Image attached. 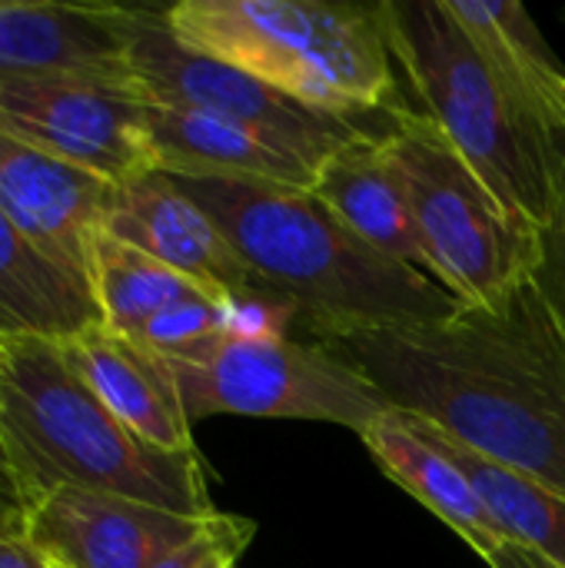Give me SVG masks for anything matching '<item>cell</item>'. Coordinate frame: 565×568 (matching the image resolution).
I'll return each instance as SVG.
<instances>
[{
    "instance_id": "cell-14",
    "label": "cell",
    "mask_w": 565,
    "mask_h": 568,
    "mask_svg": "<svg viewBox=\"0 0 565 568\" xmlns=\"http://www.w3.org/2000/svg\"><path fill=\"white\" fill-rule=\"evenodd\" d=\"M87 389L143 443L167 453H196L173 369L150 346L113 333L103 323L60 343Z\"/></svg>"
},
{
    "instance_id": "cell-17",
    "label": "cell",
    "mask_w": 565,
    "mask_h": 568,
    "mask_svg": "<svg viewBox=\"0 0 565 568\" xmlns=\"http://www.w3.org/2000/svg\"><path fill=\"white\" fill-rule=\"evenodd\" d=\"M147 133L160 173L170 176H226L313 186L316 173L280 153L266 140L226 120L147 103Z\"/></svg>"
},
{
    "instance_id": "cell-22",
    "label": "cell",
    "mask_w": 565,
    "mask_h": 568,
    "mask_svg": "<svg viewBox=\"0 0 565 568\" xmlns=\"http://www.w3.org/2000/svg\"><path fill=\"white\" fill-rule=\"evenodd\" d=\"M220 333H230V300H220L213 293H193L163 310L137 343L150 346L160 356H176Z\"/></svg>"
},
{
    "instance_id": "cell-30",
    "label": "cell",
    "mask_w": 565,
    "mask_h": 568,
    "mask_svg": "<svg viewBox=\"0 0 565 568\" xmlns=\"http://www.w3.org/2000/svg\"><path fill=\"white\" fill-rule=\"evenodd\" d=\"M0 379H3V353H0Z\"/></svg>"
},
{
    "instance_id": "cell-10",
    "label": "cell",
    "mask_w": 565,
    "mask_h": 568,
    "mask_svg": "<svg viewBox=\"0 0 565 568\" xmlns=\"http://www.w3.org/2000/svg\"><path fill=\"white\" fill-rule=\"evenodd\" d=\"M210 519L90 489H57L30 503L23 539L57 568H153L196 539Z\"/></svg>"
},
{
    "instance_id": "cell-15",
    "label": "cell",
    "mask_w": 565,
    "mask_h": 568,
    "mask_svg": "<svg viewBox=\"0 0 565 568\" xmlns=\"http://www.w3.org/2000/svg\"><path fill=\"white\" fill-rule=\"evenodd\" d=\"M310 190L363 243L426 273V250L416 230L410 190L386 133L363 130L316 170Z\"/></svg>"
},
{
    "instance_id": "cell-18",
    "label": "cell",
    "mask_w": 565,
    "mask_h": 568,
    "mask_svg": "<svg viewBox=\"0 0 565 568\" xmlns=\"http://www.w3.org/2000/svg\"><path fill=\"white\" fill-rule=\"evenodd\" d=\"M100 323L93 290L40 253L0 210V343H67Z\"/></svg>"
},
{
    "instance_id": "cell-26",
    "label": "cell",
    "mask_w": 565,
    "mask_h": 568,
    "mask_svg": "<svg viewBox=\"0 0 565 568\" xmlns=\"http://www.w3.org/2000/svg\"><path fill=\"white\" fill-rule=\"evenodd\" d=\"M483 562L490 568H563L556 566V562H549V559H543V556L533 552V549L516 546V542H503V546H500L496 552H490Z\"/></svg>"
},
{
    "instance_id": "cell-29",
    "label": "cell",
    "mask_w": 565,
    "mask_h": 568,
    "mask_svg": "<svg viewBox=\"0 0 565 568\" xmlns=\"http://www.w3.org/2000/svg\"><path fill=\"white\" fill-rule=\"evenodd\" d=\"M553 120H556V130L565 133V80L559 83V90H556V103H553Z\"/></svg>"
},
{
    "instance_id": "cell-5",
    "label": "cell",
    "mask_w": 565,
    "mask_h": 568,
    "mask_svg": "<svg viewBox=\"0 0 565 568\" xmlns=\"http://www.w3.org/2000/svg\"><path fill=\"white\" fill-rule=\"evenodd\" d=\"M170 33L213 60L326 116L393 110L396 77L380 3L183 0L163 10Z\"/></svg>"
},
{
    "instance_id": "cell-27",
    "label": "cell",
    "mask_w": 565,
    "mask_h": 568,
    "mask_svg": "<svg viewBox=\"0 0 565 568\" xmlns=\"http://www.w3.org/2000/svg\"><path fill=\"white\" fill-rule=\"evenodd\" d=\"M0 568H57L50 566L23 536L0 539Z\"/></svg>"
},
{
    "instance_id": "cell-6",
    "label": "cell",
    "mask_w": 565,
    "mask_h": 568,
    "mask_svg": "<svg viewBox=\"0 0 565 568\" xmlns=\"http://www.w3.org/2000/svg\"><path fill=\"white\" fill-rule=\"evenodd\" d=\"M390 116L386 136L410 190L426 273L460 303H493L529 280L539 230L506 210L423 110L393 106Z\"/></svg>"
},
{
    "instance_id": "cell-25",
    "label": "cell",
    "mask_w": 565,
    "mask_h": 568,
    "mask_svg": "<svg viewBox=\"0 0 565 568\" xmlns=\"http://www.w3.org/2000/svg\"><path fill=\"white\" fill-rule=\"evenodd\" d=\"M27 513H30V503L7 463V453L0 446V539H13V536H23V526H27Z\"/></svg>"
},
{
    "instance_id": "cell-28",
    "label": "cell",
    "mask_w": 565,
    "mask_h": 568,
    "mask_svg": "<svg viewBox=\"0 0 565 568\" xmlns=\"http://www.w3.org/2000/svg\"><path fill=\"white\" fill-rule=\"evenodd\" d=\"M253 532L256 529H250V532H240V536H233V539H226L220 549H213L206 559H203V566L200 568H236V559L246 552V546L253 542Z\"/></svg>"
},
{
    "instance_id": "cell-8",
    "label": "cell",
    "mask_w": 565,
    "mask_h": 568,
    "mask_svg": "<svg viewBox=\"0 0 565 568\" xmlns=\"http://www.w3.org/2000/svg\"><path fill=\"white\" fill-rule=\"evenodd\" d=\"M130 70L147 103L243 126L313 173L363 133L353 120L310 110L246 70L183 47L170 33L163 10L130 7Z\"/></svg>"
},
{
    "instance_id": "cell-3",
    "label": "cell",
    "mask_w": 565,
    "mask_h": 568,
    "mask_svg": "<svg viewBox=\"0 0 565 568\" xmlns=\"http://www.w3.org/2000/svg\"><path fill=\"white\" fill-rule=\"evenodd\" d=\"M0 353V446L27 503L90 489L176 516H216L200 453H167L130 433L73 373L60 343L7 339Z\"/></svg>"
},
{
    "instance_id": "cell-21",
    "label": "cell",
    "mask_w": 565,
    "mask_h": 568,
    "mask_svg": "<svg viewBox=\"0 0 565 568\" xmlns=\"http://www.w3.org/2000/svg\"><path fill=\"white\" fill-rule=\"evenodd\" d=\"M90 286L100 310V323L130 339H140L143 329L173 303L193 293H206L176 270L107 233L100 236L93 253Z\"/></svg>"
},
{
    "instance_id": "cell-24",
    "label": "cell",
    "mask_w": 565,
    "mask_h": 568,
    "mask_svg": "<svg viewBox=\"0 0 565 568\" xmlns=\"http://www.w3.org/2000/svg\"><path fill=\"white\" fill-rule=\"evenodd\" d=\"M250 529H256V523H253V519H243V516H223V513H216L196 539H190L186 546L173 549L167 559H160L153 568H200L203 566V559H206L213 549H220L226 539H233V536H240V532H250Z\"/></svg>"
},
{
    "instance_id": "cell-7",
    "label": "cell",
    "mask_w": 565,
    "mask_h": 568,
    "mask_svg": "<svg viewBox=\"0 0 565 568\" xmlns=\"http://www.w3.org/2000/svg\"><path fill=\"white\" fill-rule=\"evenodd\" d=\"M163 359L193 426L210 416H260L343 426L360 436L393 409L370 379L320 343L220 333Z\"/></svg>"
},
{
    "instance_id": "cell-20",
    "label": "cell",
    "mask_w": 565,
    "mask_h": 568,
    "mask_svg": "<svg viewBox=\"0 0 565 568\" xmlns=\"http://www.w3.org/2000/svg\"><path fill=\"white\" fill-rule=\"evenodd\" d=\"M466 33L486 53V60L553 123L556 90L565 80L563 60L519 0H450ZM559 133V130H556Z\"/></svg>"
},
{
    "instance_id": "cell-2",
    "label": "cell",
    "mask_w": 565,
    "mask_h": 568,
    "mask_svg": "<svg viewBox=\"0 0 565 568\" xmlns=\"http://www.w3.org/2000/svg\"><path fill=\"white\" fill-rule=\"evenodd\" d=\"M170 180L223 230L256 296L280 306L313 343L426 326L460 310V300L430 273L363 243L310 186L226 176Z\"/></svg>"
},
{
    "instance_id": "cell-16",
    "label": "cell",
    "mask_w": 565,
    "mask_h": 568,
    "mask_svg": "<svg viewBox=\"0 0 565 568\" xmlns=\"http://www.w3.org/2000/svg\"><path fill=\"white\" fill-rule=\"evenodd\" d=\"M360 439L370 449L373 463L420 506L443 519L456 536H463L480 559L506 542L463 469L443 449H436L400 409H386L383 416H376L360 433Z\"/></svg>"
},
{
    "instance_id": "cell-13",
    "label": "cell",
    "mask_w": 565,
    "mask_h": 568,
    "mask_svg": "<svg viewBox=\"0 0 565 568\" xmlns=\"http://www.w3.org/2000/svg\"><path fill=\"white\" fill-rule=\"evenodd\" d=\"M103 233L143 250L220 300L256 296L253 276L223 230L160 170L113 183Z\"/></svg>"
},
{
    "instance_id": "cell-9",
    "label": "cell",
    "mask_w": 565,
    "mask_h": 568,
    "mask_svg": "<svg viewBox=\"0 0 565 568\" xmlns=\"http://www.w3.org/2000/svg\"><path fill=\"white\" fill-rule=\"evenodd\" d=\"M0 130L110 183L157 170L147 100L87 80L0 83Z\"/></svg>"
},
{
    "instance_id": "cell-4",
    "label": "cell",
    "mask_w": 565,
    "mask_h": 568,
    "mask_svg": "<svg viewBox=\"0 0 565 568\" xmlns=\"http://www.w3.org/2000/svg\"><path fill=\"white\" fill-rule=\"evenodd\" d=\"M390 53L423 113L529 226L553 213L565 150L553 123L486 60L450 0H383Z\"/></svg>"
},
{
    "instance_id": "cell-1",
    "label": "cell",
    "mask_w": 565,
    "mask_h": 568,
    "mask_svg": "<svg viewBox=\"0 0 565 568\" xmlns=\"http://www.w3.org/2000/svg\"><path fill=\"white\" fill-rule=\"evenodd\" d=\"M393 409L565 496V336L536 280L450 320L320 343Z\"/></svg>"
},
{
    "instance_id": "cell-31",
    "label": "cell",
    "mask_w": 565,
    "mask_h": 568,
    "mask_svg": "<svg viewBox=\"0 0 565 568\" xmlns=\"http://www.w3.org/2000/svg\"><path fill=\"white\" fill-rule=\"evenodd\" d=\"M563 17H565V13H563Z\"/></svg>"
},
{
    "instance_id": "cell-12",
    "label": "cell",
    "mask_w": 565,
    "mask_h": 568,
    "mask_svg": "<svg viewBox=\"0 0 565 568\" xmlns=\"http://www.w3.org/2000/svg\"><path fill=\"white\" fill-rule=\"evenodd\" d=\"M110 190V180L0 130V210L40 253L87 286Z\"/></svg>"
},
{
    "instance_id": "cell-11",
    "label": "cell",
    "mask_w": 565,
    "mask_h": 568,
    "mask_svg": "<svg viewBox=\"0 0 565 568\" xmlns=\"http://www.w3.org/2000/svg\"><path fill=\"white\" fill-rule=\"evenodd\" d=\"M17 80H87L140 93L130 7L0 0V83Z\"/></svg>"
},
{
    "instance_id": "cell-23",
    "label": "cell",
    "mask_w": 565,
    "mask_h": 568,
    "mask_svg": "<svg viewBox=\"0 0 565 568\" xmlns=\"http://www.w3.org/2000/svg\"><path fill=\"white\" fill-rule=\"evenodd\" d=\"M533 280L565 336V163L549 220L539 226V260Z\"/></svg>"
},
{
    "instance_id": "cell-19",
    "label": "cell",
    "mask_w": 565,
    "mask_h": 568,
    "mask_svg": "<svg viewBox=\"0 0 565 568\" xmlns=\"http://www.w3.org/2000/svg\"><path fill=\"white\" fill-rule=\"evenodd\" d=\"M406 416V413H403ZM436 449H443L470 479L473 493L480 496V503L486 506V513L493 516V523L500 526V532L506 536V542H516L523 549L539 552L543 559L556 562L565 568V496L516 473L506 469L466 446H460L456 439H450L446 433H440L433 423L413 419L406 416Z\"/></svg>"
}]
</instances>
